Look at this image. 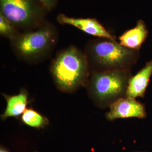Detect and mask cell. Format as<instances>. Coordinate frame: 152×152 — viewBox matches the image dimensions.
Wrapping results in <instances>:
<instances>
[{
    "label": "cell",
    "mask_w": 152,
    "mask_h": 152,
    "mask_svg": "<svg viewBox=\"0 0 152 152\" xmlns=\"http://www.w3.org/2000/svg\"><path fill=\"white\" fill-rule=\"evenodd\" d=\"M50 70L56 87L67 93L86 86L91 74L86 55L74 46L60 51L53 60Z\"/></svg>",
    "instance_id": "6da1fadb"
},
{
    "label": "cell",
    "mask_w": 152,
    "mask_h": 152,
    "mask_svg": "<svg viewBox=\"0 0 152 152\" xmlns=\"http://www.w3.org/2000/svg\"><path fill=\"white\" fill-rule=\"evenodd\" d=\"M85 54L91 72L130 70L139 55L138 50L126 48L115 40L106 38L90 42Z\"/></svg>",
    "instance_id": "7a4b0ae2"
},
{
    "label": "cell",
    "mask_w": 152,
    "mask_h": 152,
    "mask_svg": "<svg viewBox=\"0 0 152 152\" xmlns=\"http://www.w3.org/2000/svg\"><path fill=\"white\" fill-rule=\"evenodd\" d=\"M130 70L91 72L86 86L89 97L100 108L126 96Z\"/></svg>",
    "instance_id": "3957f363"
},
{
    "label": "cell",
    "mask_w": 152,
    "mask_h": 152,
    "mask_svg": "<svg viewBox=\"0 0 152 152\" xmlns=\"http://www.w3.org/2000/svg\"><path fill=\"white\" fill-rule=\"evenodd\" d=\"M11 41L18 58L35 63L43 59L53 50L56 41V33L51 26L45 25L37 30L20 34Z\"/></svg>",
    "instance_id": "277c9868"
},
{
    "label": "cell",
    "mask_w": 152,
    "mask_h": 152,
    "mask_svg": "<svg viewBox=\"0 0 152 152\" xmlns=\"http://www.w3.org/2000/svg\"><path fill=\"white\" fill-rule=\"evenodd\" d=\"M0 9L1 14L22 29L39 26L46 10L36 0H0Z\"/></svg>",
    "instance_id": "5b68a950"
},
{
    "label": "cell",
    "mask_w": 152,
    "mask_h": 152,
    "mask_svg": "<svg viewBox=\"0 0 152 152\" xmlns=\"http://www.w3.org/2000/svg\"><path fill=\"white\" fill-rule=\"evenodd\" d=\"M105 115L109 121L117 119L137 118L142 119L146 117L147 112L143 104L136 99L125 96L121 98L113 104Z\"/></svg>",
    "instance_id": "8992f818"
},
{
    "label": "cell",
    "mask_w": 152,
    "mask_h": 152,
    "mask_svg": "<svg viewBox=\"0 0 152 152\" xmlns=\"http://www.w3.org/2000/svg\"><path fill=\"white\" fill-rule=\"evenodd\" d=\"M57 20L60 24L72 26L93 36L115 40L114 36L95 19L73 18L60 14L58 16Z\"/></svg>",
    "instance_id": "52a82bcc"
},
{
    "label": "cell",
    "mask_w": 152,
    "mask_h": 152,
    "mask_svg": "<svg viewBox=\"0 0 152 152\" xmlns=\"http://www.w3.org/2000/svg\"><path fill=\"white\" fill-rule=\"evenodd\" d=\"M152 76V60L148 62L135 76L131 77L126 96L133 99L143 98Z\"/></svg>",
    "instance_id": "ba28073f"
},
{
    "label": "cell",
    "mask_w": 152,
    "mask_h": 152,
    "mask_svg": "<svg viewBox=\"0 0 152 152\" xmlns=\"http://www.w3.org/2000/svg\"><path fill=\"white\" fill-rule=\"evenodd\" d=\"M6 102V107L1 118L5 120L9 117H18L23 114L27 109L28 94L25 89L15 95H8L3 94Z\"/></svg>",
    "instance_id": "9c48e42d"
},
{
    "label": "cell",
    "mask_w": 152,
    "mask_h": 152,
    "mask_svg": "<svg viewBox=\"0 0 152 152\" xmlns=\"http://www.w3.org/2000/svg\"><path fill=\"white\" fill-rule=\"evenodd\" d=\"M148 36L147 28L142 21L137 22L135 27L125 32L120 37V44L126 48L138 50Z\"/></svg>",
    "instance_id": "30bf717a"
},
{
    "label": "cell",
    "mask_w": 152,
    "mask_h": 152,
    "mask_svg": "<svg viewBox=\"0 0 152 152\" xmlns=\"http://www.w3.org/2000/svg\"><path fill=\"white\" fill-rule=\"evenodd\" d=\"M22 121L24 124L33 128H44L49 124L48 119L32 109H27L22 114Z\"/></svg>",
    "instance_id": "8fae6325"
},
{
    "label": "cell",
    "mask_w": 152,
    "mask_h": 152,
    "mask_svg": "<svg viewBox=\"0 0 152 152\" xmlns=\"http://www.w3.org/2000/svg\"><path fill=\"white\" fill-rule=\"evenodd\" d=\"M16 28L10 20L0 13V34L1 36L9 38L11 41L15 39L20 34L16 31Z\"/></svg>",
    "instance_id": "7c38bea8"
},
{
    "label": "cell",
    "mask_w": 152,
    "mask_h": 152,
    "mask_svg": "<svg viewBox=\"0 0 152 152\" xmlns=\"http://www.w3.org/2000/svg\"><path fill=\"white\" fill-rule=\"evenodd\" d=\"M46 10H51L56 5V0H36Z\"/></svg>",
    "instance_id": "4fadbf2b"
},
{
    "label": "cell",
    "mask_w": 152,
    "mask_h": 152,
    "mask_svg": "<svg viewBox=\"0 0 152 152\" xmlns=\"http://www.w3.org/2000/svg\"><path fill=\"white\" fill-rule=\"evenodd\" d=\"M0 152H9L8 151H7L6 149H5L4 147H1L0 148Z\"/></svg>",
    "instance_id": "5bb4252c"
}]
</instances>
